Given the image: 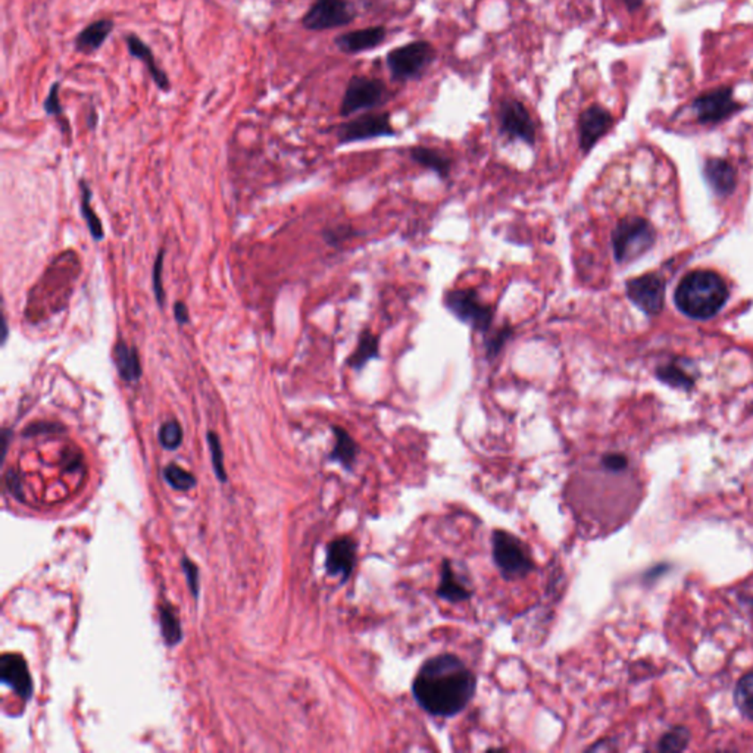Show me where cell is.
<instances>
[{
  "label": "cell",
  "instance_id": "74e56055",
  "mask_svg": "<svg viewBox=\"0 0 753 753\" xmlns=\"http://www.w3.org/2000/svg\"><path fill=\"white\" fill-rule=\"evenodd\" d=\"M603 467L609 471H623L628 465V461L624 454H608L602 459Z\"/></svg>",
  "mask_w": 753,
  "mask_h": 753
},
{
  "label": "cell",
  "instance_id": "d4e9b609",
  "mask_svg": "<svg viewBox=\"0 0 753 753\" xmlns=\"http://www.w3.org/2000/svg\"><path fill=\"white\" fill-rule=\"evenodd\" d=\"M516 336V329L511 324H503L498 330H494L493 333H489L483 336V347H485V360L489 362H494L498 360L499 355L502 353L503 349L507 346L508 342L512 340Z\"/></svg>",
  "mask_w": 753,
  "mask_h": 753
},
{
  "label": "cell",
  "instance_id": "cb8c5ba5",
  "mask_svg": "<svg viewBox=\"0 0 753 753\" xmlns=\"http://www.w3.org/2000/svg\"><path fill=\"white\" fill-rule=\"evenodd\" d=\"M334 447L330 458L342 463L343 467L352 468L358 456V445L346 430L338 425H333Z\"/></svg>",
  "mask_w": 753,
  "mask_h": 753
},
{
  "label": "cell",
  "instance_id": "d6986e66",
  "mask_svg": "<svg viewBox=\"0 0 753 753\" xmlns=\"http://www.w3.org/2000/svg\"><path fill=\"white\" fill-rule=\"evenodd\" d=\"M113 362L117 367L118 376L126 383H137L144 376L139 352L136 347L128 346L124 340L115 343Z\"/></svg>",
  "mask_w": 753,
  "mask_h": 753
},
{
  "label": "cell",
  "instance_id": "60d3db41",
  "mask_svg": "<svg viewBox=\"0 0 753 753\" xmlns=\"http://www.w3.org/2000/svg\"><path fill=\"white\" fill-rule=\"evenodd\" d=\"M97 122H99V113H97V109L95 106H91L89 109V113H87V127L90 130H95L96 127H97Z\"/></svg>",
  "mask_w": 753,
  "mask_h": 753
},
{
  "label": "cell",
  "instance_id": "30bf717a",
  "mask_svg": "<svg viewBox=\"0 0 753 753\" xmlns=\"http://www.w3.org/2000/svg\"><path fill=\"white\" fill-rule=\"evenodd\" d=\"M356 11L349 0H315L302 17L307 31H327L355 21Z\"/></svg>",
  "mask_w": 753,
  "mask_h": 753
},
{
  "label": "cell",
  "instance_id": "277c9868",
  "mask_svg": "<svg viewBox=\"0 0 753 753\" xmlns=\"http://www.w3.org/2000/svg\"><path fill=\"white\" fill-rule=\"evenodd\" d=\"M438 50L427 40H415L393 49L385 57V66L390 77L396 82L420 80L425 71L433 66Z\"/></svg>",
  "mask_w": 753,
  "mask_h": 753
},
{
  "label": "cell",
  "instance_id": "9a60e30c",
  "mask_svg": "<svg viewBox=\"0 0 753 753\" xmlns=\"http://www.w3.org/2000/svg\"><path fill=\"white\" fill-rule=\"evenodd\" d=\"M356 565V543L351 537H338L327 549L325 568L330 576L342 577L346 581Z\"/></svg>",
  "mask_w": 753,
  "mask_h": 753
},
{
  "label": "cell",
  "instance_id": "9c48e42d",
  "mask_svg": "<svg viewBox=\"0 0 753 753\" xmlns=\"http://www.w3.org/2000/svg\"><path fill=\"white\" fill-rule=\"evenodd\" d=\"M692 109L699 124H719L741 111L743 105L734 99L732 86H721L695 97Z\"/></svg>",
  "mask_w": 753,
  "mask_h": 753
},
{
  "label": "cell",
  "instance_id": "ba28073f",
  "mask_svg": "<svg viewBox=\"0 0 753 753\" xmlns=\"http://www.w3.org/2000/svg\"><path fill=\"white\" fill-rule=\"evenodd\" d=\"M394 136H398V131L392 126L389 113H362L336 127V137L340 146Z\"/></svg>",
  "mask_w": 753,
  "mask_h": 753
},
{
  "label": "cell",
  "instance_id": "603a6c76",
  "mask_svg": "<svg viewBox=\"0 0 753 753\" xmlns=\"http://www.w3.org/2000/svg\"><path fill=\"white\" fill-rule=\"evenodd\" d=\"M438 594L449 602H463L471 598V589L468 587L467 583H463L459 578L449 561L443 563L442 578H440Z\"/></svg>",
  "mask_w": 753,
  "mask_h": 753
},
{
  "label": "cell",
  "instance_id": "ffe728a7",
  "mask_svg": "<svg viewBox=\"0 0 753 753\" xmlns=\"http://www.w3.org/2000/svg\"><path fill=\"white\" fill-rule=\"evenodd\" d=\"M380 338L369 329H364L358 336L355 351L346 360V365L355 373H361L371 361L380 360Z\"/></svg>",
  "mask_w": 753,
  "mask_h": 753
},
{
  "label": "cell",
  "instance_id": "b9f144b4",
  "mask_svg": "<svg viewBox=\"0 0 753 753\" xmlns=\"http://www.w3.org/2000/svg\"><path fill=\"white\" fill-rule=\"evenodd\" d=\"M623 4L628 12H637L645 4V0H623Z\"/></svg>",
  "mask_w": 753,
  "mask_h": 753
},
{
  "label": "cell",
  "instance_id": "2e32d148",
  "mask_svg": "<svg viewBox=\"0 0 753 753\" xmlns=\"http://www.w3.org/2000/svg\"><path fill=\"white\" fill-rule=\"evenodd\" d=\"M0 679L13 688L22 699H30L33 695V681L27 667L26 659L19 655L6 654L0 659Z\"/></svg>",
  "mask_w": 753,
  "mask_h": 753
},
{
  "label": "cell",
  "instance_id": "8fae6325",
  "mask_svg": "<svg viewBox=\"0 0 753 753\" xmlns=\"http://www.w3.org/2000/svg\"><path fill=\"white\" fill-rule=\"evenodd\" d=\"M499 133L509 142H523L532 146L536 144V124L520 100L505 99L499 105Z\"/></svg>",
  "mask_w": 753,
  "mask_h": 753
},
{
  "label": "cell",
  "instance_id": "44dd1931",
  "mask_svg": "<svg viewBox=\"0 0 753 753\" xmlns=\"http://www.w3.org/2000/svg\"><path fill=\"white\" fill-rule=\"evenodd\" d=\"M409 158L415 164L420 165L423 168L429 169L442 180H447L451 177L454 160L439 149L429 148V146H414V148L409 149Z\"/></svg>",
  "mask_w": 753,
  "mask_h": 753
},
{
  "label": "cell",
  "instance_id": "e0dca14e",
  "mask_svg": "<svg viewBox=\"0 0 753 753\" xmlns=\"http://www.w3.org/2000/svg\"><path fill=\"white\" fill-rule=\"evenodd\" d=\"M124 42H126L127 50H128L131 57L139 59L140 62H144V68L148 71L153 82H155V86L160 91L169 93L171 91V80H169L168 74L158 66L151 46L140 39L139 35H135V33H127L124 35Z\"/></svg>",
  "mask_w": 753,
  "mask_h": 753
},
{
  "label": "cell",
  "instance_id": "5b68a950",
  "mask_svg": "<svg viewBox=\"0 0 753 753\" xmlns=\"http://www.w3.org/2000/svg\"><path fill=\"white\" fill-rule=\"evenodd\" d=\"M655 229L643 218H624L612 229V249L618 264H627L649 251Z\"/></svg>",
  "mask_w": 753,
  "mask_h": 753
},
{
  "label": "cell",
  "instance_id": "f546056e",
  "mask_svg": "<svg viewBox=\"0 0 753 753\" xmlns=\"http://www.w3.org/2000/svg\"><path fill=\"white\" fill-rule=\"evenodd\" d=\"M160 446L167 451H175L182 446V429L177 420H169L160 425L159 433H158Z\"/></svg>",
  "mask_w": 753,
  "mask_h": 753
},
{
  "label": "cell",
  "instance_id": "8d00e7d4",
  "mask_svg": "<svg viewBox=\"0 0 753 753\" xmlns=\"http://www.w3.org/2000/svg\"><path fill=\"white\" fill-rule=\"evenodd\" d=\"M182 570L186 572L189 587H190L193 594L198 596V592H199V577H198L199 576V570L189 558L182 559Z\"/></svg>",
  "mask_w": 753,
  "mask_h": 753
},
{
  "label": "cell",
  "instance_id": "8992f818",
  "mask_svg": "<svg viewBox=\"0 0 753 753\" xmlns=\"http://www.w3.org/2000/svg\"><path fill=\"white\" fill-rule=\"evenodd\" d=\"M493 559L496 567L507 580L527 577L534 570L532 556L524 543L505 530H496L492 537Z\"/></svg>",
  "mask_w": 753,
  "mask_h": 753
},
{
  "label": "cell",
  "instance_id": "ac0fdd59",
  "mask_svg": "<svg viewBox=\"0 0 753 753\" xmlns=\"http://www.w3.org/2000/svg\"><path fill=\"white\" fill-rule=\"evenodd\" d=\"M115 22L111 18H99L84 27L74 39V48L82 55H93L100 50L105 42L113 35Z\"/></svg>",
  "mask_w": 753,
  "mask_h": 753
},
{
  "label": "cell",
  "instance_id": "3957f363",
  "mask_svg": "<svg viewBox=\"0 0 753 753\" xmlns=\"http://www.w3.org/2000/svg\"><path fill=\"white\" fill-rule=\"evenodd\" d=\"M443 307L459 322L471 327L474 331L485 336L493 325L496 309L493 305L481 300L477 289H451L443 295Z\"/></svg>",
  "mask_w": 753,
  "mask_h": 753
},
{
  "label": "cell",
  "instance_id": "f35d334b",
  "mask_svg": "<svg viewBox=\"0 0 753 753\" xmlns=\"http://www.w3.org/2000/svg\"><path fill=\"white\" fill-rule=\"evenodd\" d=\"M61 425L55 423H35L30 427H27L26 436H37L42 433H58L61 431Z\"/></svg>",
  "mask_w": 753,
  "mask_h": 753
},
{
  "label": "cell",
  "instance_id": "4dcf8cb0",
  "mask_svg": "<svg viewBox=\"0 0 753 753\" xmlns=\"http://www.w3.org/2000/svg\"><path fill=\"white\" fill-rule=\"evenodd\" d=\"M688 741H690V733L687 732V728H672L671 732H668L659 741V750L661 752H681L687 748Z\"/></svg>",
  "mask_w": 753,
  "mask_h": 753
},
{
  "label": "cell",
  "instance_id": "e575fe53",
  "mask_svg": "<svg viewBox=\"0 0 753 753\" xmlns=\"http://www.w3.org/2000/svg\"><path fill=\"white\" fill-rule=\"evenodd\" d=\"M356 234L358 233H356L355 229H352V227L338 226L336 227V229H327V231H325V240H327V243L331 245V246H338L340 243L346 242V240L353 237Z\"/></svg>",
  "mask_w": 753,
  "mask_h": 753
},
{
  "label": "cell",
  "instance_id": "836d02e7",
  "mask_svg": "<svg viewBox=\"0 0 753 753\" xmlns=\"http://www.w3.org/2000/svg\"><path fill=\"white\" fill-rule=\"evenodd\" d=\"M164 258L165 251L160 249L159 253L156 255L155 264H153V271H151V283H153V295H155L156 302L160 307H164L165 291L162 284V271H164Z\"/></svg>",
  "mask_w": 753,
  "mask_h": 753
},
{
  "label": "cell",
  "instance_id": "6da1fadb",
  "mask_svg": "<svg viewBox=\"0 0 753 753\" xmlns=\"http://www.w3.org/2000/svg\"><path fill=\"white\" fill-rule=\"evenodd\" d=\"M412 692L429 714L454 717L465 710L474 697L476 676L458 656L438 655L420 668Z\"/></svg>",
  "mask_w": 753,
  "mask_h": 753
},
{
  "label": "cell",
  "instance_id": "52a82bcc",
  "mask_svg": "<svg viewBox=\"0 0 753 753\" xmlns=\"http://www.w3.org/2000/svg\"><path fill=\"white\" fill-rule=\"evenodd\" d=\"M390 91L378 78L353 75L347 82L346 90L340 104V115L351 118L362 111H371L387 104Z\"/></svg>",
  "mask_w": 753,
  "mask_h": 753
},
{
  "label": "cell",
  "instance_id": "4316f807",
  "mask_svg": "<svg viewBox=\"0 0 753 753\" xmlns=\"http://www.w3.org/2000/svg\"><path fill=\"white\" fill-rule=\"evenodd\" d=\"M159 619L160 630H162V636H164L167 645L174 646L180 643L182 636V625H180V621H178L175 612L171 608H168V606H162L160 608Z\"/></svg>",
  "mask_w": 753,
  "mask_h": 753
},
{
  "label": "cell",
  "instance_id": "7402d4cb",
  "mask_svg": "<svg viewBox=\"0 0 753 753\" xmlns=\"http://www.w3.org/2000/svg\"><path fill=\"white\" fill-rule=\"evenodd\" d=\"M705 177L721 195H728L736 187V169L721 158H710L705 162Z\"/></svg>",
  "mask_w": 753,
  "mask_h": 753
},
{
  "label": "cell",
  "instance_id": "5bb4252c",
  "mask_svg": "<svg viewBox=\"0 0 753 753\" xmlns=\"http://www.w3.org/2000/svg\"><path fill=\"white\" fill-rule=\"evenodd\" d=\"M387 39V28L384 26L367 27L361 30L347 31L334 39V44L340 52L346 55L369 52L384 43Z\"/></svg>",
  "mask_w": 753,
  "mask_h": 753
},
{
  "label": "cell",
  "instance_id": "ab89813d",
  "mask_svg": "<svg viewBox=\"0 0 753 753\" xmlns=\"http://www.w3.org/2000/svg\"><path fill=\"white\" fill-rule=\"evenodd\" d=\"M174 318L180 325H186L190 322V315H189V307L186 303L178 300L174 303Z\"/></svg>",
  "mask_w": 753,
  "mask_h": 753
},
{
  "label": "cell",
  "instance_id": "7c38bea8",
  "mask_svg": "<svg viewBox=\"0 0 753 753\" xmlns=\"http://www.w3.org/2000/svg\"><path fill=\"white\" fill-rule=\"evenodd\" d=\"M614 127V117L602 105H590L578 117V148L589 155Z\"/></svg>",
  "mask_w": 753,
  "mask_h": 753
},
{
  "label": "cell",
  "instance_id": "d590c367",
  "mask_svg": "<svg viewBox=\"0 0 753 753\" xmlns=\"http://www.w3.org/2000/svg\"><path fill=\"white\" fill-rule=\"evenodd\" d=\"M659 376L664 381H667L670 384L679 385V387H690L692 385V378H688L686 374L681 373V369L676 367H667L659 371Z\"/></svg>",
  "mask_w": 753,
  "mask_h": 753
},
{
  "label": "cell",
  "instance_id": "484cf974",
  "mask_svg": "<svg viewBox=\"0 0 753 753\" xmlns=\"http://www.w3.org/2000/svg\"><path fill=\"white\" fill-rule=\"evenodd\" d=\"M80 191H82V215L86 221L91 237L95 238L96 242H100L105 238V229L102 226L100 218L95 213V209L91 208V190L90 186L84 180H80Z\"/></svg>",
  "mask_w": 753,
  "mask_h": 753
},
{
  "label": "cell",
  "instance_id": "83f0119b",
  "mask_svg": "<svg viewBox=\"0 0 753 753\" xmlns=\"http://www.w3.org/2000/svg\"><path fill=\"white\" fill-rule=\"evenodd\" d=\"M734 702L741 715L753 721V674H748L737 683Z\"/></svg>",
  "mask_w": 753,
  "mask_h": 753
},
{
  "label": "cell",
  "instance_id": "f1b7e54d",
  "mask_svg": "<svg viewBox=\"0 0 753 753\" xmlns=\"http://www.w3.org/2000/svg\"><path fill=\"white\" fill-rule=\"evenodd\" d=\"M164 477L171 487L180 492H187L196 485L195 476L175 463H169L168 467L165 468Z\"/></svg>",
  "mask_w": 753,
  "mask_h": 753
},
{
  "label": "cell",
  "instance_id": "7a4b0ae2",
  "mask_svg": "<svg viewBox=\"0 0 753 753\" xmlns=\"http://www.w3.org/2000/svg\"><path fill=\"white\" fill-rule=\"evenodd\" d=\"M723 278L712 271H695L681 280L676 291L677 307L686 315L706 320L714 316L727 300Z\"/></svg>",
  "mask_w": 753,
  "mask_h": 753
},
{
  "label": "cell",
  "instance_id": "d6a6232c",
  "mask_svg": "<svg viewBox=\"0 0 753 753\" xmlns=\"http://www.w3.org/2000/svg\"><path fill=\"white\" fill-rule=\"evenodd\" d=\"M209 449H211V456H213V470L217 474L218 478L221 481L227 480L226 468H224V452H222L221 442L220 438L213 431H209L208 436Z\"/></svg>",
  "mask_w": 753,
  "mask_h": 753
},
{
  "label": "cell",
  "instance_id": "4fadbf2b",
  "mask_svg": "<svg viewBox=\"0 0 753 753\" xmlns=\"http://www.w3.org/2000/svg\"><path fill=\"white\" fill-rule=\"evenodd\" d=\"M664 293L665 289L663 280L654 274H646L627 283L630 300L649 315H655L663 309Z\"/></svg>",
  "mask_w": 753,
  "mask_h": 753
},
{
  "label": "cell",
  "instance_id": "1f68e13d",
  "mask_svg": "<svg viewBox=\"0 0 753 753\" xmlns=\"http://www.w3.org/2000/svg\"><path fill=\"white\" fill-rule=\"evenodd\" d=\"M61 82H52V86L49 87L48 96L43 102V109L46 115L55 117L57 120H64V106L61 104Z\"/></svg>",
  "mask_w": 753,
  "mask_h": 753
}]
</instances>
